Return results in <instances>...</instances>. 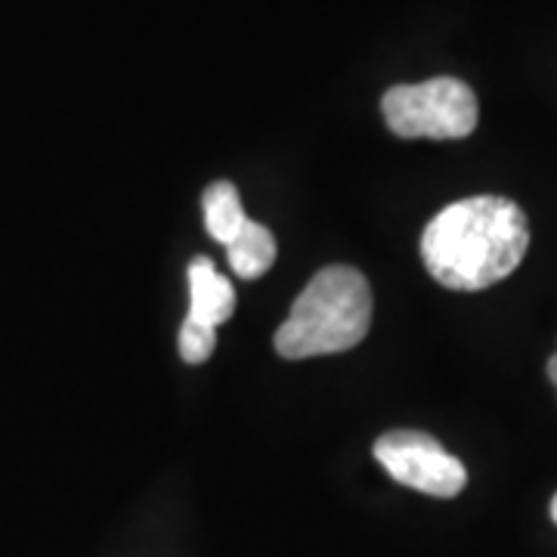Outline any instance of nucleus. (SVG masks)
<instances>
[{"label": "nucleus", "mask_w": 557, "mask_h": 557, "mask_svg": "<svg viewBox=\"0 0 557 557\" xmlns=\"http://www.w3.org/2000/svg\"><path fill=\"white\" fill-rule=\"evenodd\" d=\"M381 112L403 139H461L474 134L480 115L474 90L449 75L391 87L381 97Z\"/></svg>", "instance_id": "nucleus-3"}, {"label": "nucleus", "mask_w": 557, "mask_h": 557, "mask_svg": "<svg viewBox=\"0 0 557 557\" xmlns=\"http://www.w3.org/2000/svg\"><path fill=\"white\" fill-rule=\"evenodd\" d=\"M186 276H189V313L186 317L205 322L211 329H218L220 322L233 317L236 292L226 282V276H220L214 270V260L196 258Z\"/></svg>", "instance_id": "nucleus-5"}, {"label": "nucleus", "mask_w": 557, "mask_h": 557, "mask_svg": "<svg viewBox=\"0 0 557 557\" xmlns=\"http://www.w3.org/2000/svg\"><path fill=\"white\" fill-rule=\"evenodd\" d=\"M527 248V214L502 196L453 201L421 233L428 273L453 292H483L511 276Z\"/></svg>", "instance_id": "nucleus-1"}, {"label": "nucleus", "mask_w": 557, "mask_h": 557, "mask_svg": "<svg viewBox=\"0 0 557 557\" xmlns=\"http://www.w3.org/2000/svg\"><path fill=\"white\" fill-rule=\"evenodd\" d=\"M552 520H555V523H557V496L552 498Z\"/></svg>", "instance_id": "nucleus-10"}, {"label": "nucleus", "mask_w": 557, "mask_h": 557, "mask_svg": "<svg viewBox=\"0 0 557 557\" xmlns=\"http://www.w3.org/2000/svg\"><path fill=\"white\" fill-rule=\"evenodd\" d=\"M369 325L372 288L366 276L354 267H325L307 282L273 344L285 359L332 357L357 347Z\"/></svg>", "instance_id": "nucleus-2"}, {"label": "nucleus", "mask_w": 557, "mask_h": 557, "mask_svg": "<svg viewBox=\"0 0 557 557\" xmlns=\"http://www.w3.org/2000/svg\"><path fill=\"white\" fill-rule=\"evenodd\" d=\"M226 260L242 278L263 276L273 263H276V239L273 233L258 223V220H245L242 233L226 245Z\"/></svg>", "instance_id": "nucleus-6"}, {"label": "nucleus", "mask_w": 557, "mask_h": 557, "mask_svg": "<svg viewBox=\"0 0 557 557\" xmlns=\"http://www.w3.org/2000/svg\"><path fill=\"white\" fill-rule=\"evenodd\" d=\"M548 379H552V384L557 387V350H555V357L548 359Z\"/></svg>", "instance_id": "nucleus-9"}, {"label": "nucleus", "mask_w": 557, "mask_h": 557, "mask_svg": "<svg viewBox=\"0 0 557 557\" xmlns=\"http://www.w3.org/2000/svg\"><path fill=\"white\" fill-rule=\"evenodd\" d=\"M375 458L391 478L424 496L453 498L465 490L468 471L437 440L421 431H391L375 440Z\"/></svg>", "instance_id": "nucleus-4"}, {"label": "nucleus", "mask_w": 557, "mask_h": 557, "mask_svg": "<svg viewBox=\"0 0 557 557\" xmlns=\"http://www.w3.org/2000/svg\"><path fill=\"white\" fill-rule=\"evenodd\" d=\"M201 208H205V226H208V236L218 239L220 245H230L242 233L245 226V208H242L239 189L230 183V180H218L205 189L201 196Z\"/></svg>", "instance_id": "nucleus-7"}, {"label": "nucleus", "mask_w": 557, "mask_h": 557, "mask_svg": "<svg viewBox=\"0 0 557 557\" xmlns=\"http://www.w3.org/2000/svg\"><path fill=\"white\" fill-rule=\"evenodd\" d=\"M180 357L183 362H189V366H201L205 359H211L214 354V347H218V332L211 329V325H205V322H196V319H183V325H180Z\"/></svg>", "instance_id": "nucleus-8"}]
</instances>
